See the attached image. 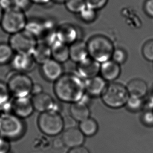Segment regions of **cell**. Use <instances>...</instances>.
<instances>
[{"label":"cell","mask_w":153,"mask_h":153,"mask_svg":"<svg viewBox=\"0 0 153 153\" xmlns=\"http://www.w3.org/2000/svg\"><path fill=\"white\" fill-rule=\"evenodd\" d=\"M54 83V93L62 102H78L85 94V80L76 74L64 73Z\"/></svg>","instance_id":"6da1fadb"},{"label":"cell","mask_w":153,"mask_h":153,"mask_svg":"<svg viewBox=\"0 0 153 153\" xmlns=\"http://www.w3.org/2000/svg\"><path fill=\"white\" fill-rule=\"evenodd\" d=\"M87 44L90 57L100 64L111 59L114 45L107 36L96 34L88 39Z\"/></svg>","instance_id":"7a4b0ae2"},{"label":"cell","mask_w":153,"mask_h":153,"mask_svg":"<svg viewBox=\"0 0 153 153\" xmlns=\"http://www.w3.org/2000/svg\"><path fill=\"white\" fill-rule=\"evenodd\" d=\"M25 131L23 119L13 113H2L0 115V136L9 140L21 137Z\"/></svg>","instance_id":"3957f363"},{"label":"cell","mask_w":153,"mask_h":153,"mask_svg":"<svg viewBox=\"0 0 153 153\" xmlns=\"http://www.w3.org/2000/svg\"><path fill=\"white\" fill-rule=\"evenodd\" d=\"M101 97L106 106L112 108H119L126 105L130 94L126 86L114 81L107 85Z\"/></svg>","instance_id":"277c9868"},{"label":"cell","mask_w":153,"mask_h":153,"mask_svg":"<svg viewBox=\"0 0 153 153\" xmlns=\"http://www.w3.org/2000/svg\"><path fill=\"white\" fill-rule=\"evenodd\" d=\"M27 19L24 11L13 6L4 12L0 26L11 35L24 30Z\"/></svg>","instance_id":"5b68a950"},{"label":"cell","mask_w":153,"mask_h":153,"mask_svg":"<svg viewBox=\"0 0 153 153\" xmlns=\"http://www.w3.org/2000/svg\"><path fill=\"white\" fill-rule=\"evenodd\" d=\"M37 124L41 132L47 136H57L64 130L63 117L60 113L53 111L41 113Z\"/></svg>","instance_id":"8992f818"},{"label":"cell","mask_w":153,"mask_h":153,"mask_svg":"<svg viewBox=\"0 0 153 153\" xmlns=\"http://www.w3.org/2000/svg\"><path fill=\"white\" fill-rule=\"evenodd\" d=\"M7 83L11 96L14 98L30 96L34 84L27 74L15 71L10 76Z\"/></svg>","instance_id":"52a82bcc"},{"label":"cell","mask_w":153,"mask_h":153,"mask_svg":"<svg viewBox=\"0 0 153 153\" xmlns=\"http://www.w3.org/2000/svg\"><path fill=\"white\" fill-rule=\"evenodd\" d=\"M38 39L25 30L11 35L9 43L15 53H23L32 55Z\"/></svg>","instance_id":"ba28073f"},{"label":"cell","mask_w":153,"mask_h":153,"mask_svg":"<svg viewBox=\"0 0 153 153\" xmlns=\"http://www.w3.org/2000/svg\"><path fill=\"white\" fill-rule=\"evenodd\" d=\"M100 65L99 62L88 57L76 64V74L84 80L91 78L100 74Z\"/></svg>","instance_id":"9c48e42d"},{"label":"cell","mask_w":153,"mask_h":153,"mask_svg":"<svg viewBox=\"0 0 153 153\" xmlns=\"http://www.w3.org/2000/svg\"><path fill=\"white\" fill-rule=\"evenodd\" d=\"M34 110L32 98L30 96L14 98L12 101V112L22 119L30 117Z\"/></svg>","instance_id":"30bf717a"},{"label":"cell","mask_w":153,"mask_h":153,"mask_svg":"<svg viewBox=\"0 0 153 153\" xmlns=\"http://www.w3.org/2000/svg\"><path fill=\"white\" fill-rule=\"evenodd\" d=\"M10 64L15 72L27 74L34 70L36 62L32 55L15 53Z\"/></svg>","instance_id":"8fae6325"},{"label":"cell","mask_w":153,"mask_h":153,"mask_svg":"<svg viewBox=\"0 0 153 153\" xmlns=\"http://www.w3.org/2000/svg\"><path fill=\"white\" fill-rule=\"evenodd\" d=\"M41 73L46 80L55 82L65 72L62 64L51 58L41 65Z\"/></svg>","instance_id":"7c38bea8"},{"label":"cell","mask_w":153,"mask_h":153,"mask_svg":"<svg viewBox=\"0 0 153 153\" xmlns=\"http://www.w3.org/2000/svg\"><path fill=\"white\" fill-rule=\"evenodd\" d=\"M56 33L60 41L67 45H70L80 39L79 29L76 26L69 23L58 25Z\"/></svg>","instance_id":"4fadbf2b"},{"label":"cell","mask_w":153,"mask_h":153,"mask_svg":"<svg viewBox=\"0 0 153 153\" xmlns=\"http://www.w3.org/2000/svg\"><path fill=\"white\" fill-rule=\"evenodd\" d=\"M62 138L65 146L71 149L82 145L85 140V136L79 128L74 127L65 130Z\"/></svg>","instance_id":"5bb4252c"},{"label":"cell","mask_w":153,"mask_h":153,"mask_svg":"<svg viewBox=\"0 0 153 153\" xmlns=\"http://www.w3.org/2000/svg\"><path fill=\"white\" fill-rule=\"evenodd\" d=\"M121 74V65L113 60H108L101 64L99 74L107 82H114Z\"/></svg>","instance_id":"9a60e30c"},{"label":"cell","mask_w":153,"mask_h":153,"mask_svg":"<svg viewBox=\"0 0 153 153\" xmlns=\"http://www.w3.org/2000/svg\"><path fill=\"white\" fill-rule=\"evenodd\" d=\"M107 85V81L100 74L85 80V93L90 97H99L102 95Z\"/></svg>","instance_id":"2e32d148"},{"label":"cell","mask_w":153,"mask_h":153,"mask_svg":"<svg viewBox=\"0 0 153 153\" xmlns=\"http://www.w3.org/2000/svg\"><path fill=\"white\" fill-rule=\"evenodd\" d=\"M69 48L70 59L74 63L78 64L89 57L87 42L81 39L69 45Z\"/></svg>","instance_id":"e0dca14e"},{"label":"cell","mask_w":153,"mask_h":153,"mask_svg":"<svg viewBox=\"0 0 153 153\" xmlns=\"http://www.w3.org/2000/svg\"><path fill=\"white\" fill-rule=\"evenodd\" d=\"M32 100L34 110L40 113L48 111H53L56 102L50 94L44 92L33 96Z\"/></svg>","instance_id":"ac0fdd59"},{"label":"cell","mask_w":153,"mask_h":153,"mask_svg":"<svg viewBox=\"0 0 153 153\" xmlns=\"http://www.w3.org/2000/svg\"><path fill=\"white\" fill-rule=\"evenodd\" d=\"M24 30L37 38L38 40H42L45 34L44 19L33 18L27 19Z\"/></svg>","instance_id":"d6986e66"},{"label":"cell","mask_w":153,"mask_h":153,"mask_svg":"<svg viewBox=\"0 0 153 153\" xmlns=\"http://www.w3.org/2000/svg\"><path fill=\"white\" fill-rule=\"evenodd\" d=\"M70 113L76 122H80L90 117V111L87 103L80 100L71 104Z\"/></svg>","instance_id":"ffe728a7"},{"label":"cell","mask_w":153,"mask_h":153,"mask_svg":"<svg viewBox=\"0 0 153 153\" xmlns=\"http://www.w3.org/2000/svg\"><path fill=\"white\" fill-rule=\"evenodd\" d=\"M130 96L144 98L148 92V85L143 79L135 78L130 80L126 85Z\"/></svg>","instance_id":"44dd1931"},{"label":"cell","mask_w":153,"mask_h":153,"mask_svg":"<svg viewBox=\"0 0 153 153\" xmlns=\"http://www.w3.org/2000/svg\"><path fill=\"white\" fill-rule=\"evenodd\" d=\"M51 50L52 58L64 64L70 59L69 45L57 41L50 46Z\"/></svg>","instance_id":"7402d4cb"},{"label":"cell","mask_w":153,"mask_h":153,"mask_svg":"<svg viewBox=\"0 0 153 153\" xmlns=\"http://www.w3.org/2000/svg\"><path fill=\"white\" fill-rule=\"evenodd\" d=\"M32 56L36 64L41 65L52 58L51 48L44 42H38Z\"/></svg>","instance_id":"603a6c76"},{"label":"cell","mask_w":153,"mask_h":153,"mask_svg":"<svg viewBox=\"0 0 153 153\" xmlns=\"http://www.w3.org/2000/svg\"><path fill=\"white\" fill-rule=\"evenodd\" d=\"M79 123V128L85 136H94L98 132V123L92 118L88 117Z\"/></svg>","instance_id":"cb8c5ba5"},{"label":"cell","mask_w":153,"mask_h":153,"mask_svg":"<svg viewBox=\"0 0 153 153\" xmlns=\"http://www.w3.org/2000/svg\"><path fill=\"white\" fill-rule=\"evenodd\" d=\"M15 52L9 43H0V65L10 63Z\"/></svg>","instance_id":"d4e9b609"},{"label":"cell","mask_w":153,"mask_h":153,"mask_svg":"<svg viewBox=\"0 0 153 153\" xmlns=\"http://www.w3.org/2000/svg\"><path fill=\"white\" fill-rule=\"evenodd\" d=\"M64 4L69 12L78 14L86 6L85 0H66Z\"/></svg>","instance_id":"484cf974"},{"label":"cell","mask_w":153,"mask_h":153,"mask_svg":"<svg viewBox=\"0 0 153 153\" xmlns=\"http://www.w3.org/2000/svg\"><path fill=\"white\" fill-rule=\"evenodd\" d=\"M97 11L96 10L85 6V7L78 14L82 21L85 23H92L97 19Z\"/></svg>","instance_id":"4316f807"},{"label":"cell","mask_w":153,"mask_h":153,"mask_svg":"<svg viewBox=\"0 0 153 153\" xmlns=\"http://www.w3.org/2000/svg\"><path fill=\"white\" fill-rule=\"evenodd\" d=\"M143 98L130 96L126 103V106L129 110L133 112L140 110L143 108L144 106Z\"/></svg>","instance_id":"83f0119b"},{"label":"cell","mask_w":153,"mask_h":153,"mask_svg":"<svg viewBox=\"0 0 153 153\" xmlns=\"http://www.w3.org/2000/svg\"><path fill=\"white\" fill-rule=\"evenodd\" d=\"M128 59V53L126 50L121 47H115L111 59L122 65L125 64Z\"/></svg>","instance_id":"f1b7e54d"},{"label":"cell","mask_w":153,"mask_h":153,"mask_svg":"<svg viewBox=\"0 0 153 153\" xmlns=\"http://www.w3.org/2000/svg\"><path fill=\"white\" fill-rule=\"evenodd\" d=\"M11 96L7 83L0 81V108L11 101Z\"/></svg>","instance_id":"f546056e"},{"label":"cell","mask_w":153,"mask_h":153,"mask_svg":"<svg viewBox=\"0 0 153 153\" xmlns=\"http://www.w3.org/2000/svg\"><path fill=\"white\" fill-rule=\"evenodd\" d=\"M142 53L145 59L153 62V39L145 42L142 48Z\"/></svg>","instance_id":"4dcf8cb0"},{"label":"cell","mask_w":153,"mask_h":153,"mask_svg":"<svg viewBox=\"0 0 153 153\" xmlns=\"http://www.w3.org/2000/svg\"><path fill=\"white\" fill-rule=\"evenodd\" d=\"M86 6L99 11L106 6L108 0H85Z\"/></svg>","instance_id":"1f68e13d"},{"label":"cell","mask_w":153,"mask_h":153,"mask_svg":"<svg viewBox=\"0 0 153 153\" xmlns=\"http://www.w3.org/2000/svg\"><path fill=\"white\" fill-rule=\"evenodd\" d=\"M143 123L147 126H153V110H144L142 117Z\"/></svg>","instance_id":"d6a6232c"},{"label":"cell","mask_w":153,"mask_h":153,"mask_svg":"<svg viewBox=\"0 0 153 153\" xmlns=\"http://www.w3.org/2000/svg\"><path fill=\"white\" fill-rule=\"evenodd\" d=\"M11 149L10 140L0 136V153H10Z\"/></svg>","instance_id":"836d02e7"},{"label":"cell","mask_w":153,"mask_h":153,"mask_svg":"<svg viewBox=\"0 0 153 153\" xmlns=\"http://www.w3.org/2000/svg\"><path fill=\"white\" fill-rule=\"evenodd\" d=\"M14 7L25 11L30 7L32 2L30 0H12Z\"/></svg>","instance_id":"e575fe53"},{"label":"cell","mask_w":153,"mask_h":153,"mask_svg":"<svg viewBox=\"0 0 153 153\" xmlns=\"http://www.w3.org/2000/svg\"><path fill=\"white\" fill-rule=\"evenodd\" d=\"M143 10L148 16L153 18V0H145L143 4Z\"/></svg>","instance_id":"d590c367"},{"label":"cell","mask_w":153,"mask_h":153,"mask_svg":"<svg viewBox=\"0 0 153 153\" xmlns=\"http://www.w3.org/2000/svg\"><path fill=\"white\" fill-rule=\"evenodd\" d=\"M64 130L76 127V121L71 115H67L63 117Z\"/></svg>","instance_id":"8d00e7d4"},{"label":"cell","mask_w":153,"mask_h":153,"mask_svg":"<svg viewBox=\"0 0 153 153\" xmlns=\"http://www.w3.org/2000/svg\"><path fill=\"white\" fill-rule=\"evenodd\" d=\"M67 153H90L89 149L82 145L71 148Z\"/></svg>","instance_id":"74e56055"},{"label":"cell","mask_w":153,"mask_h":153,"mask_svg":"<svg viewBox=\"0 0 153 153\" xmlns=\"http://www.w3.org/2000/svg\"><path fill=\"white\" fill-rule=\"evenodd\" d=\"M13 7L12 0H0V7L5 11Z\"/></svg>","instance_id":"f35d334b"},{"label":"cell","mask_w":153,"mask_h":153,"mask_svg":"<svg viewBox=\"0 0 153 153\" xmlns=\"http://www.w3.org/2000/svg\"><path fill=\"white\" fill-rule=\"evenodd\" d=\"M52 146L56 149H62L65 146V144L62 138L57 137L53 140L52 142Z\"/></svg>","instance_id":"ab89813d"},{"label":"cell","mask_w":153,"mask_h":153,"mask_svg":"<svg viewBox=\"0 0 153 153\" xmlns=\"http://www.w3.org/2000/svg\"><path fill=\"white\" fill-rule=\"evenodd\" d=\"M43 92V87L42 85L39 83H34L32 88L31 94L33 96L41 94Z\"/></svg>","instance_id":"60d3db41"},{"label":"cell","mask_w":153,"mask_h":153,"mask_svg":"<svg viewBox=\"0 0 153 153\" xmlns=\"http://www.w3.org/2000/svg\"><path fill=\"white\" fill-rule=\"evenodd\" d=\"M51 1L52 0H30L31 2L33 4L40 5L48 4L49 3L51 2Z\"/></svg>","instance_id":"b9f144b4"},{"label":"cell","mask_w":153,"mask_h":153,"mask_svg":"<svg viewBox=\"0 0 153 153\" xmlns=\"http://www.w3.org/2000/svg\"><path fill=\"white\" fill-rule=\"evenodd\" d=\"M4 11L3 10L2 8L0 7V25L1 23V21H2V19L3 16V14H4Z\"/></svg>","instance_id":"7bdbcfd3"},{"label":"cell","mask_w":153,"mask_h":153,"mask_svg":"<svg viewBox=\"0 0 153 153\" xmlns=\"http://www.w3.org/2000/svg\"><path fill=\"white\" fill-rule=\"evenodd\" d=\"M55 1L56 2L59 3H64L66 0H53Z\"/></svg>","instance_id":"ee69618b"},{"label":"cell","mask_w":153,"mask_h":153,"mask_svg":"<svg viewBox=\"0 0 153 153\" xmlns=\"http://www.w3.org/2000/svg\"><path fill=\"white\" fill-rule=\"evenodd\" d=\"M152 96L153 97V87H152Z\"/></svg>","instance_id":"f6af8a7d"},{"label":"cell","mask_w":153,"mask_h":153,"mask_svg":"<svg viewBox=\"0 0 153 153\" xmlns=\"http://www.w3.org/2000/svg\"><path fill=\"white\" fill-rule=\"evenodd\" d=\"M2 113H4V112H3L1 110V109H0V115L1 114H2Z\"/></svg>","instance_id":"bcb514c9"},{"label":"cell","mask_w":153,"mask_h":153,"mask_svg":"<svg viewBox=\"0 0 153 153\" xmlns=\"http://www.w3.org/2000/svg\"></svg>","instance_id":"7dc6e473"}]
</instances>
